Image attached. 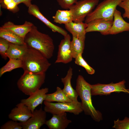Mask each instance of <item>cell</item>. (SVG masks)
Here are the masks:
<instances>
[{
    "instance_id": "obj_1",
    "label": "cell",
    "mask_w": 129,
    "mask_h": 129,
    "mask_svg": "<svg viewBox=\"0 0 129 129\" xmlns=\"http://www.w3.org/2000/svg\"><path fill=\"white\" fill-rule=\"evenodd\" d=\"M24 40L28 47L38 51L48 59L53 56L54 49L53 39L48 35L39 31L34 24L26 36Z\"/></svg>"
},
{
    "instance_id": "obj_2",
    "label": "cell",
    "mask_w": 129,
    "mask_h": 129,
    "mask_svg": "<svg viewBox=\"0 0 129 129\" xmlns=\"http://www.w3.org/2000/svg\"><path fill=\"white\" fill-rule=\"evenodd\" d=\"M91 88V85L82 76L79 75L76 79L75 90L81 100L83 111L86 115L90 116L94 120L99 122L103 119L102 115L92 104Z\"/></svg>"
},
{
    "instance_id": "obj_3",
    "label": "cell",
    "mask_w": 129,
    "mask_h": 129,
    "mask_svg": "<svg viewBox=\"0 0 129 129\" xmlns=\"http://www.w3.org/2000/svg\"><path fill=\"white\" fill-rule=\"evenodd\" d=\"M28 47L22 59V68L24 71L35 73H45L51 65L48 59L37 50Z\"/></svg>"
},
{
    "instance_id": "obj_4",
    "label": "cell",
    "mask_w": 129,
    "mask_h": 129,
    "mask_svg": "<svg viewBox=\"0 0 129 129\" xmlns=\"http://www.w3.org/2000/svg\"><path fill=\"white\" fill-rule=\"evenodd\" d=\"M45 77V73L24 71L17 82L18 87L25 94L29 96L40 89L44 82Z\"/></svg>"
},
{
    "instance_id": "obj_5",
    "label": "cell",
    "mask_w": 129,
    "mask_h": 129,
    "mask_svg": "<svg viewBox=\"0 0 129 129\" xmlns=\"http://www.w3.org/2000/svg\"><path fill=\"white\" fill-rule=\"evenodd\" d=\"M123 0H104L86 17L85 22L93 21L104 20L113 21V15L117 6Z\"/></svg>"
},
{
    "instance_id": "obj_6",
    "label": "cell",
    "mask_w": 129,
    "mask_h": 129,
    "mask_svg": "<svg viewBox=\"0 0 129 129\" xmlns=\"http://www.w3.org/2000/svg\"><path fill=\"white\" fill-rule=\"evenodd\" d=\"M44 110L46 112L52 114L65 112L78 115L83 111L81 102H57L53 103L44 101Z\"/></svg>"
},
{
    "instance_id": "obj_7",
    "label": "cell",
    "mask_w": 129,
    "mask_h": 129,
    "mask_svg": "<svg viewBox=\"0 0 129 129\" xmlns=\"http://www.w3.org/2000/svg\"><path fill=\"white\" fill-rule=\"evenodd\" d=\"M98 0H81L78 1L69 9L72 15L73 21L83 22L86 17L98 4Z\"/></svg>"
},
{
    "instance_id": "obj_8",
    "label": "cell",
    "mask_w": 129,
    "mask_h": 129,
    "mask_svg": "<svg viewBox=\"0 0 129 129\" xmlns=\"http://www.w3.org/2000/svg\"><path fill=\"white\" fill-rule=\"evenodd\" d=\"M125 82L124 80L115 83L112 82L108 84L98 83L91 85V95H107L112 92L119 93L121 92L129 94V89L126 88Z\"/></svg>"
},
{
    "instance_id": "obj_9",
    "label": "cell",
    "mask_w": 129,
    "mask_h": 129,
    "mask_svg": "<svg viewBox=\"0 0 129 129\" xmlns=\"http://www.w3.org/2000/svg\"><path fill=\"white\" fill-rule=\"evenodd\" d=\"M46 112L43 110L42 107L39 110L35 109L32 112V115L27 121L20 122L23 129H39L45 124Z\"/></svg>"
},
{
    "instance_id": "obj_10",
    "label": "cell",
    "mask_w": 129,
    "mask_h": 129,
    "mask_svg": "<svg viewBox=\"0 0 129 129\" xmlns=\"http://www.w3.org/2000/svg\"><path fill=\"white\" fill-rule=\"evenodd\" d=\"M59 46L57 59L55 63L67 64L72 60L70 48L71 37L68 34L64 36Z\"/></svg>"
},
{
    "instance_id": "obj_11",
    "label": "cell",
    "mask_w": 129,
    "mask_h": 129,
    "mask_svg": "<svg viewBox=\"0 0 129 129\" xmlns=\"http://www.w3.org/2000/svg\"><path fill=\"white\" fill-rule=\"evenodd\" d=\"M48 91L47 88L40 89L30 95L28 98L22 99L21 102L27 106L32 113L36 108L45 100Z\"/></svg>"
},
{
    "instance_id": "obj_12",
    "label": "cell",
    "mask_w": 129,
    "mask_h": 129,
    "mask_svg": "<svg viewBox=\"0 0 129 129\" xmlns=\"http://www.w3.org/2000/svg\"><path fill=\"white\" fill-rule=\"evenodd\" d=\"M32 115V113L30 109L21 102L12 109L8 117L11 120L24 122L27 121Z\"/></svg>"
},
{
    "instance_id": "obj_13",
    "label": "cell",
    "mask_w": 129,
    "mask_h": 129,
    "mask_svg": "<svg viewBox=\"0 0 129 129\" xmlns=\"http://www.w3.org/2000/svg\"><path fill=\"white\" fill-rule=\"evenodd\" d=\"M28 12L30 15L34 16L41 21L53 32H57L64 36L68 34L65 30L53 23L46 18L40 12L39 8L36 5L32 4L28 7Z\"/></svg>"
},
{
    "instance_id": "obj_14",
    "label": "cell",
    "mask_w": 129,
    "mask_h": 129,
    "mask_svg": "<svg viewBox=\"0 0 129 129\" xmlns=\"http://www.w3.org/2000/svg\"><path fill=\"white\" fill-rule=\"evenodd\" d=\"M129 31V23L123 19L121 12L116 9L113 15L112 24L106 35L115 34L124 31Z\"/></svg>"
},
{
    "instance_id": "obj_15",
    "label": "cell",
    "mask_w": 129,
    "mask_h": 129,
    "mask_svg": "<svg viewBox=\"0 0 129 129\" xmlns=\"http://www.w3.org/2000/svg\"><path fill=\"white\" fill-rule=\"evenodd\" d=\"M71 123V121L68 119L66 113L65 112L53 114L50 119L46 121L45 124L50 129H65Z\"/></svg>"
},
{
    "instance_id": "obj_16",
    "label": "cell",
    "mask_w": 129,
    "mask_h": 129,
    "mask_svg": "<svg viewBox=\"0 0 129 129\" xmlns=\"http://www.w3.org/2000/svg\"><path fill=\"white\" fill-rule=\"evenodd\" d=\"M73 69L70 67L66 76L61 78V81L63 83L64 87L62 91L70 99L73 101L77 102L78 96L76 90L72 87L71 84V80L73 75Z\"/></svg>"
},
{
    "instance_id": "obj_17",
    "label": "cell",
    "mask_w": 129,
    "mask_h": 129,
    "mask_svg": "<svg viewBox=\"0 0 129 129\" xmlns=\"http://www.w3.org/2000/svg\"><path fill=\"white\" fill-rule=\"evenodd\" d=\"M33 24L30 22L26 21L22 25H16L12 22L8 21L2 27L24 39L27 34L31 30Z\"/></svg>"
},
{
    "instance_id": "obj_18",
    "label": "cell",
    "mask_w": 129,
    "mask_h": 129,
    "mask_svg": "<svg viewBox=\"0 0 129 129\" xmlns=\"http://www.w3.org/2000/svg\"><path fill=\"white\" fill-rule=\"evenodd\" d=\"M65 28L73 36L85 40L87 24L83 22L72 21L64 24Z\"/></svg>"
},
{
    "instance_id": "obj_19",
    "label": "cell",
    "mask_w": 129,
    "mask_h": 129,
    "mask_svg": "<svg viewBox=\"0 0 129 129\" xmlns=\"http://www.w3.org/2000/svg\"><path fill=\"white\" fill-rule=\"evenodd\" d=\"M113 21L104 20L93 21L87 23L86 32H98L103 35H106L112 26Z\"/></svg>"
},
{
    "instance_id": "obj_20",
    "label": "cell",
    "mask_w": 129,
    "mask_h": 129,
    "mask_svg": "<svg viewBox=\"0 0 129 129\" xmlns=\"http://www.w3.org/2000/svg\"><path fill=\"white\" fill-rule=\"evenodd\" d=\"M26 44L19 45L9 42V47L6 52V55L9 59H22L28 48Z\"/></svg>"
},
{
    "instance_id": "obj_21",
    "label": "cell",
    "mask_w": 129,
    "mask_h": 129,
    "mask_svg": "<svg viewBox=\"0 0 129 129\" xmlns=\"http://www.w3.org/2000/svg\"><path fill=\"white\" fill-rule=\"evenodd\" d=\"M0 38H4L13 43L19 45L26 44L24 38L2 27H0Z\"/></svg>"
},
{
    "instance_id": "obj_22",
    "label": "cell",
    "mask_w": 129,
    "mask_h": 129,
    "mask_svg": "<svg viewBox=\"0 0 129 129\" xmlns=\"http://www.w3.org/2000/svg\"><path fill=\"white\" fill-rule=\"evenodd\" d=\"M45 101L49 102H73L65 94L62 89L57 86L54 92L46 94Z\"/></svg>"
},
{
    "instance_id": "obj_23",
    "label": "cell",
    "mask_w": 129,
    "mask_h": 129,
    "mask_svg": "<svg viewBox=\"0 0 129 129\" xmlns=\"http://www.w3.org/2000/svg\"><path fill=\"white\" fill-rule=\"evenodd\" d=\"M55 22L64 24L73 21L72 13L70 10H57L52 17Z\"/></svg>"
},
{
    "instance_id": "obj_24",
    "label": "cell",
    "mask_w": 129,
    "mask_h": 129,
    "mask_svg": "<svg viewBox=\"0 0 129 129\" xmlns=\"http://www.w3.org/2000/svg\"><path fill=\"white\" fill-rule=\"evenodd\" d=\"M85 40L72 36L71 41L70 48L73 58H75L80 54H82L85 46Z\"/></svg>"
},
{
    "instance_id": "obj_25",
    "label": "cell",
    "mask_w": 129,
    "mask_h": 129,
    "mask_svg": "<svg viewBox=\"0 0 129 129\" xmlns=\"http://www.w3.org/2000/svg\"><path fill=\"white\" fill-rule=\"evenodd\" d=\"M22 59H10L6 64L0 69V77L5 73L11 71L13 70L20 68H22Z\"/></svg>"
},
{
    "instance_id": "obj_26",
    "label": "cell",
    "mask_w": 129,
    "mask_h": 129,
    "mask_svg": "<svg viewBox=\"0 0 129 129\" xmlns=\"http://www.w3.org/2000/svg\"><path fill=\"white\" fill-rule=\"evenodd\" d=\"M75 59V63L84 67L89 74L92 75L94 73V70L84 60L82 57V54H79Z\"/></svg>"
},
{
    "instance_id": "obj_27",
    "label": "cell",
    "mask_w": 129,
    "mask_h": 129,
    "mask_svg": "<svg viewBox=\"0 0 129 129\" xmlns=\"http://www.w3.org/2000/svg\"><path fill=\"white\" fill-rule=\"evenodd\" d=\"M114 124L112 127L116 129H129V118L125 117L123 120H119V118L114 120Z\"/></svg>"
},
{
    "instance_id": "obj_28",
    "label": "cell",
    "mask_w": 129,
    "mask_h": 129,
    "mask_svg": "<svg viewBox=\"0 0 129 129\" xmlns=\"http://www.w3.org/2000/svg\"><path fill=\"white\" fill-rule=\"evenodd\" d=\"M9 42L5 39L0 38V54L3 58L6 59V52L9 47Z\"/></svg>"
},
{
    "instance_id": "obj_29",
    "label": "cell",
    "mask_w": 129,
    "mask_h": 129,
    "mask_svg": "<svg viewBox=\"0 0 129 129\" xmlns=\"http://www.w3.org/2000/svg\"><path fill=\"white\" fill-rule=\"evenodd\" d=\"M1 129H21L22 128L20 123L12 120L8 121L0 127Z\"/></svg>"
},
{
    "instance_id": "obj_30",
    "label": "cell",
    "mask_w": 129,
    "mask_h": 129,
    "mask_svg": "<svg viewBox=\"0 0 129 129\" xmlns=\"http://www.w3.org/2000/svg\"><path fill=\"white\" fill-rule=\"evenodd\" d=\"M59 5L64 9H69L73 5L76 3L78 0H57Z\"/></svg>"
},
{
    "instance_id": "obj_31",
    "label": "cell",
    "mask_w": 129,
    "mask_h": 129,
    "mask_svg": "<svg viewBox=\"0 0 129 129\" xmlns=\"http://www.w3.org/2000/svg\"><path fill=\"white\" fill-rule=\"evenodd\" d=\"M118 6L124 10V13L123 15V17L129 19V0H123Z\"/></svg>"
},
{
    "instance_id": "obj_32",
    "label": "cell",
    "mask_w": 129,
    "mask_h": 129,
    "mask_svg": "<svg viewBox=\"0 0 129 129\" xmlns=\"http://www.w3.org/2000/svg\"><path fill=\"white\" fill-rule=\"evenodd\" d=\"M5 9L14 13L17 12L19 10L18 5L13 1L9 4Z\"/></svg>"
},
{
    "instance_id": "obj_33",
    "label": "cell",
    "mask_w": 129,
    "mask_h": 129,
    "mask_svg": "<svg viewBox=\"0 0 129 129\" xmlns=\"http://www.w3.org/2000/svg\"><path fill=\"white\" fill-rule=\"evenodd\" d=\"M32 0H13V1L18 5L20 4L23 3L27 7H28L32 4L31 1Z\"/></svg>"
},
{
    "instance_id": "obj_34",
    "label": "cell",
    "mask_w": 129,
    "mask_h": 129,
    "mask_svg": "<svg viewBox=\"0 0 129 129\" xmlns=\"http://www.w3.org/2000/svg\"><path fill=\"white\" fill-rule=\"evenodd\" d=\"M13 1V0H0V6L5 9L6 6Z\"/></svg>"
},
{
    "instance_id": "obj_35",
    "label": "cell",
    "mask_w": 129,
    "mask_h": 129,
    "mask_svg": "<svg viewBox=\"0 0 129 129\" xmlns=\"http://www.w3.org/2000/svg\"></svg>"
}]
</instances>
